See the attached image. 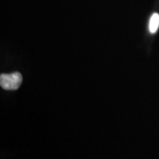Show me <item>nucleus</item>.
Segmentation results:
<instances>
[{
	"label": "nucleus",
	"instance_id": "f257e3e1",
	"mask_svg": "<svg viewBox=\"0 0 159 159\" xmlns=\"http://www.w3.org/2000/svg\"><path fill=\"white\" fill-rule=\"evenodd\" d=\"M22 83V75L16 71L11 74L0 75V85L5 90H16Z\"/></svg>",
	"mask_w": 159,
	"mask_h": 159
},
{
	"label": "nucleus",
	"instance_id": "f03ea898",
	"mask_svg": "<svg viewBox=\"0 0 159 159\" xmlns=\"http://www.w3.org/2000/svg\"><path fill=\"white\" fill-rule=\"evenodd\" d=\"M159 27V14L155 13L152 15L149 22V30L151 33H156Z\"/></svg>",
	"mask_w": 159,
	"mask_h": 159
}]
</instances>
